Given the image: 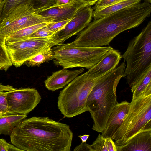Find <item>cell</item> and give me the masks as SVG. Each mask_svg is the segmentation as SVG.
<instances>
[{
	"label": "cell",
	"mask_w": 151,
	"mask_h": 151,
	"mask_svg": "<svg viewBox=\"0 0 151 151\" xmlns=\"http://www.w3.org/2000/svg\"><path fill=\"white\" fill-rule=\"evenodd\" d=\"M47 25L37 30L31 35L29 38H50L54 33L49 29Z\"/></svg>",
	"instance_id": "obj_27"
},
{
	"label": "cell",
	"mask_w": 151,
	"mask_h": 151,
	"mask_svg": "<svg viewBox=\"0 0 151 151\" xmlns=\"http://www.w3.org/2000/svg\"><path fill=\"white\" fill-rule=\"evenodd\" d=\"M51 22L34 14L29 4H21L2 20L0 24V38L4 39L9 34L28 27Z\"/></svg>",
	"instance_id": "obj_8"
},
{
	"label": "cell",
	"mask_w": 151,
	"mask_h": 151,
	"mask_svg": "<svg viewBox=\"0 0 151 151\" xmlns=\"http://www.w3.org/2000/svg\"><path fill=\"white\" fill-rule=\"evenodd\" d=\"M151 131V95L132 99L126 117L112 138L117 146L124 145L135 135Z\"/></svg>",
	"instance_id": "obj_6"
},
{
	"label": "cell",
	"mask_w": 151,
	"mask_h": 151,
	"mask_svg": "<svg viewBox=\"0 0 151 151\" xmlns=\"http://www.w3.org/2000/svg\"><path fill=\"white\" fill-rule=\"evenodd\" d=\"M27 117V114L0 115V134L10 135L14 127Z\"/></svg>",
	"instance_id": "obj_19"
},
{
	"label": "cell",
	"mask_w": 151,
	"mask_h": 151,
	"mask_svg": "<svg viewBox=\"0 0 151 151\" xmlns=\"http://www.w3.org/2000/svg\"><path fill=\"white\" fill-rule=\"evenodd\" d=\"M150 4L127 7L91 22L72 42L75 46L100 47L108 45L120 33L140 25L150 14Z\"/></svg>",
	"instance_id": "obj_2"
},
{
	"label": "cell",
	"mask_w": 151,
	"mask_h": 151,
	"mask_svg": "<svg viewBox=\"0 0 151 151\" xmlns=\"http://www.w3.org/2000/svg\"><path fill=\"white\" fill-rule=\"evenodd\" d=\"M145 2L147 3L150 4L151 3V0H144Z\"/></svg>",
	"instance_id": "obj_36"
},
{
	"label": "cell",
	"mask_w": 151,
	"mask_h": 151,
	"mask_svg": "<svg viewBox=\"0 0 151 151\" xmlns=\"http://www.w3.org/2000/svg\"><path fill=\"white\" fill-rule=\"evenodd\" d=\"M4 1L1 15L2 21L19 5L30 4V0H4Z\"/></svg>",
	"instance_id": "obj_23"
},
{
	"label": "cell",
	"mask_w": 151,
	"mask_h": 151,
	"mask_svg": "<svg viewBox=\"0 0 151 151\" xmlns=\"http://www.w3.org/2000/svg\"><path fill=\"white\" fill-rule=\"evenodd\" d=\"M8 90L6 86L0 84V115H4L7 110L6 94Z\"/></svg>",
	"instance_id": "obj_26"
},
{
	"label": "cell",
	"mask_w": 151,
	"mask_h": 151,
	"mask_svg": "<svg viewBox=\"0 0 151 151\" xmlns=\"http://www.w3.org/2000/svg\"><path fill=\"white\" fill-rule=\"evenodd\" d=\"M81 1L88 3L91 6L94 5L95 3L97 2L98 0H77Z\"/></svg>",
	"instance_id": "obj_34"
},
{
	"label": "cell",
	"mask_w": 151,
	"mask_h": 151,
	"mask_svg": "<svg viewBox=\"0 0 151 151\" xmlns=\"http://www.w3.org/2000/svg\"><path fill=\"white\" fill-rule=\"evenodd\" d=\"M104 75L93 78L87 71L77 76L60 91L58 106L64 117L72 118L87 111L86 105L88 96Z\"/></svg>",
	"instance_id": "obj_5"
},
{
	"label": "cell",
	"mask_w": 151,
	"mask_h": 151,
	"mask_svg": "<svg viewBox=\"0 0 151 151\" xmlns=\"http://www.w3.org/2000/svg\"><path fill=\"white\" fill-rule=\"evenodd\" d=\"M90 6L88 3L73 0L68 3L54 6L34 14L47 18L51 22L63 21L71 19L81 8Z\"/></svg>",
	"instance_id": "obj_12"
},
{
	"label": "cell",
	"mask_w": 151,
	"mask_h": 151,
	"mask_svg": "<svg viewBox=\"0 0 151 151\" xmlns=\"http://www.w3.org/2000/svg\"><path fill=\"white\" fill-rule=\"evenodd\" d=\"M116 147L117 151H151V131L140 132Z\"/></svg>",
	"instance_id": "obj_16"
},
{
	"label": "cell",
	"mask_w": 151,
	"mask_h": 151,
	"mask_svg": "<svg viewBox=\"0 0 151 151\" xmlns=\"http://www.w3.org/2000/svg\"><path fill=\"white\" fill-rule=\"evenodd\" d=\"M142 0H121L93 11L92 17L97 19L121 9L140 2Z\"/></svg>",
	"instance_id": "obj_18"
},
{
	"label": "cell",
	"mask_w": 151,
	"mask_h": 151,
	"mask_svg": "<svg viewBox=\"0 0 151 151\" xmlns=\"http://www.w3.org/2000/svg\"><path fill=\"white\" fill-rule=\"evenodd\" d=\"M89 135H84L83 136H79L78 137L81 139L82 142H86L88 139Z\"/></svg>",
	"instance_id": "obj_35"
},
{
	"label": "cell",
	"mask_w": 151,
	"mask_h": 151,
	"mask_svg": "<svg viewBox=\"0 0 151 151\" xmlns=\"http://www.w3.org/2000/svg\"><path fill=\"white\" fill-rule=\"evenodd\" d=\"M121 0H98L92 8L95 10L99 8L105 6Z\"/></svg>",
	"instance_id": "obj_29"
},
{
	"label": "cell",
	"mask_w": 151,
	"mask_h": 151,
	"mask_svg": "<svg viewBox=\"0 0 151 151\" xmlns=\"http://www.w3.org/2000/svg\"><path fill=\"white\" fill-rule=\"evenodd\" d=\"M41 97L33 88H14L7 91V110L4 115L27 114L40 102Z\"/></svg>",
	"instance_id": "obj_10"
},
{
	"label": "cell",
	"mask_w": 151,
	"mask_h": 151,
	"mask_svg": "<svg viewBox=\"0 0 151 151\" xmlns=\"http://www.w3.org/2000/svg\"><path fill=\"white\" fill-rule=\"evenodd\" d=\"M74 151H91L90 145L86 142H82L78 146L76 147L73 150Z\"/></svg>",
	"instance_id": "obj_30"
},
{
	"label": "cell",
	"mask_w": 151,
	"mask_h": 151,
	"mask_svg": "<svg viewBox=\"0 0 151 151\" xmlns=\"http://www.w3.org/2000/svg\"><path fill=\"white\" fill-rule=\"evenodd\" d=\"M71 19L56 22H51L47 25L49 29L54 34L63 29Z\"/></svg>",
	"instance_id": "obj_28"
},
{
	"label": "cell",
	"mask_w": 151,
	"mask_h": 151,
	"mask_svg": "<svg viewBox=\"0 0 151 151\" xmlns=\"http://www.w3.org/2000/svg\"><path fill=\"white\" fill-rule=\"evenodd\" d=\"M73 0H55L56 4L54 6H59L68 4Z\"/></svg>",
	"instance_id": "obj_32"
},
{
	"label": "cell",
	"mask_w": 151,
	"mask_h": 151,
	"mask_svg": "<svg viewBox=\"0 0 151 151\" xmlns=\"http://www.w3.org/2000/svg\"><path fill=\"white\" fill-rule=\"evenodd\" d=\"M113 48L110 46L87 47L75 46L72 42L52 48L54 65L63 68L84 67L89 69L97 64Z\"/></svg>",
	"instance_id": "obj_7"
},
{
	"label": "cell",
	"mask_w": 151,
	"mask_h": 151,
	"mask_svg": "<svg viewBox=\"0 0 151 151\" xmlns=\"http://www.w3.org/2000/svg\"><path fill=\"white\" fill-rule=\"evenodd\" d=\"M126 65L124 61L104 74L93 87L86 102L87 111L93 120L92 129L102 132L115 105L118 103L116 89L123 77Z\"/></svg>",
	"instance_id": "obj_3"
},
{
	"label": "cell",
	"mask_w": 151,
	"mask_h": 151,
	"mask_svg": "<svg viewBox=\"0 0 151 151\" xmlns=\"http://www.w3.org/2000/svg\"><path fill=\"white\" fill-rule=\"evenodd\" d=\"M90 146L91 151H117L113 140L110 137H104L100 134Z\"/></svg>",
	"instance_id": "obj_22"
},
{
	"label": "cell",
	"mask_w": 151,
	"mask_h": 151,
	"mask_svg": "<svg viewBox=\"0 0 151 151\" xmlns=\"http://www.w3.org/2000/svg\"><path fill=\"white\" fill-rule=\"evenodd\" d=\"M52 46H49L33 57L28 59L24 63L29 67L39 66L41 64L53 59Z\"/></svg>",
	"instance_id": "obj_21"
},
{
	"label": "cell",
	"mask_w": 151,
	"mask_h": 151,
	"mask_svg": "<svg viewBox=\"0 0 151 151\" xmlns=\"http://www.w3.org/2000/svg\"><path fill=\"white\" fill-rule=\"evenodd\" d=\"M49 22L42 23L20 29L6 36L4 38L5 41L12 42L28 38L31 35Z\"/></svg>",
	"instance_id": "obj_20"
},
{
	"label": "cell",
	"mask_w": 151,
	"mask_h": 151,
	"mask_svg": "<svg viewBox=\"0 0 151 151\" xmlns=\"http://www.w3.org/2000/svg\"><path fill=\"white\" fill-rule=\"evenodd\" d=\"M130 88L132 99H136L142 96L151 95V66Z\"/></svg>",
	"instance_id": "obj_17"
},
{
	"label": "cell",
	"mask_w": 151,
	"mask_h": 151,
	"mask_svg": "<svg viewBox=\"0 0 151 151\" xmlns=\"http://www.w3.org/2000/svg\"><path fill=\"white\" fill-rule=\"evenodd\" d=\"M127 63L123 77L130 87L151 66V21L129 42L122 55Z\"/></svg>",
	"instance_id": "obj_4"
},
{
	"label": "cell",
	"mask_w": 151,
	"mask_h": 151,
	"mask_svg": "<svg viewBox=\"0 0 151 151\" xmlns=\"http://www.w3.org/2000/svg\"><path fill=\"white\" fill-rule=\"evenodd\" d=\"M12 65L6 47L5 39L0 38V67L1 69L6 71Z\"/></svg>",
	"instance_id": "obj_24"
},
{
	"label": "cell",
	"mask_w": 151,
	"mask_h": 151,
	"mask_svg": "<svg viewBox=\"0 0 151 151\" xmlns=\"http://www.w3.org/2000/svg\"><path fill=\"white\" fill-rule=\"evenodd\" d=\"M130 103L126 101L117 103L108 119L101 135L105 138H112L120 127L128 114Z\"/></svg>",
	"instance_id": "obj_13"
},
{
	"label": "cell",
	"mask_w": 151,
	"mask_h": 151,
	"mask_svg": "<svg viewBox=\"0 0 151 151\" xmlns=\"http://www.w3.org/2000/svg\"><path fill=\"white\" fill-rule=\"evenodd\" d=\"M4 4V0H0V24L2 21L1 15Z\"/></svg>",
	"instance_id": "obj_33"
},
{
	"label": "cell",
	"mask_w": 151,
	"mask_h": 151,
	"mask_svg": "<svg viewBox=\"0 0 151 151\" xmlns=\"http://www.w3.org/2000/svg\"><path fill=\"white\" fill-rule=\"evenodd\" d=\"M5 44L12 64L16 67L47 46H53L50 38H28L12 42L5 41Z\"/></svg>",
	"instance_id": "obj_9"
},
{
	"label": "cell",
	"mask_w": 151,
	"mask_h": 151,
	"mask_svg": "<svg viewBox=\"0 0 151 151\" xmlns=\"http://www.w3.org/2000/svg\"><path fill=\"white\" fill-rule=\"evenodd\" d=\"M56 4L55 0H30L29 4L35 13L53 7Z\"/></svg>",
	"instance_id": "obj_25"
},
{
	"label": "cell",
	"mask_w": 151,
	"mask_h": 151,
	"mask_svg": "<svg viewBox=\"0 0 151 151\" xmlns=\"http://www.w3.org/2000/svg\"><path fill=\"white\" fill-rule=\"evenodd\" d=\"M1 69V67H0V70Z\"/></svg>",
	"instance_id": "obj_37"
},
{
	"label": "cell",
	"mask_w": 151,
	"mask_h": 151,
	"mask_svg": "<svg viewBox=\"0 0 151 151\" xmlns=\"http://www.w3.org/2000/svg\"><path fill=\"white\" fill-rule=\"evenodd\" d=\"M10 136L11 143L22 151H70L73 133L66 124L34 116L22 121Z\"/></svg>",
	"instance_id": "obj_1"
},
{
	"label": "cell",
	"mask_w": 151,
	"mask_h": 151,
	"mask_svg": "<svg viewBox=\"0 0 151 151\" xmlns=\"http://www.w3.org/2000/svg\"><path fill=\"white\" fill-rule=\"evenodd\" d=\"M122 58L120 52L113 48L106 53L97 64L88 69V73L93 78L103 75L116 68Z\"/></svg>",
	"instance_id": "obj_15"
},
{
	"label": "cell",
	"mask_w": 151,
	"mask_h": 151,
	"mask_svg": "<svg viewBox=\"0 0 151 151\" xmlns=\"http://www.w3.org/2000/svg\"><path fill=\"white\" fill-rule=\"evenodd\" d=\"M10 145L5 139H0V151H9Z\"/></svg>",
	"instance_id": "obj_31"
},
{
	"label": "cell",
	"mask_w": 151,
	"mask_h": 151,
	"mask_svg": "<svg viewBox=\"0 0 151 151\" xmlns=\"http://www.w3.org/2000/svg\"><path fill=\"white\" fill-rule=\"evenodd\" d=\"M84 71L83 68L73 70L63 68L53 72L45 80V87L49 90L52 91L61 89L69 84Z\"/></svg>",
	"instance_id": "obj_14"
},
{
	"label": "cell",
	"mask_w": 151,
	"mask_h": 151,
	"mask_svg": "<svg viewBox=\"0 0 151 151\" xmlns=\"http://www.w3.org/2000/svg\"><path fill=\"white\" fill-rule=\"evenodd\" d=\"M93 11L88 6L78 10L63 29L50 38L53 46L62 45L66 40L84 29L92 20Z\"/></svg>",
	"instance_id": "obj_11"
}]
</instances>
